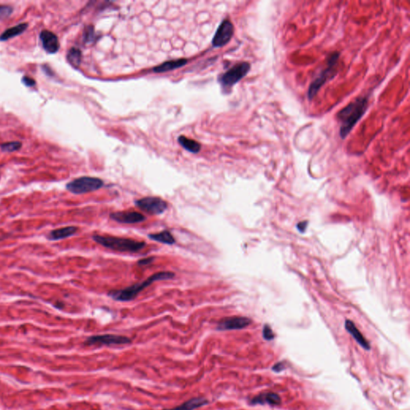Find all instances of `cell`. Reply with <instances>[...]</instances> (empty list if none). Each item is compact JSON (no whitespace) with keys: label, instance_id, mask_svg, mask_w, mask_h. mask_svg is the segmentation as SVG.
I'll list each match as a JSON object with an SVG mask.
<instances>
[{"label":"cell","instance_id":"cell-1","mask_svg":"<svg viewBox=\"0 0 410 410\" xmlns=\"http://www.w3.org/2000/svg\"><path fill=\"white\" fill-rule=\"evenodd\" d=\"M368 107V98L361 96L355 99L337 114L340 124V136L346 139L355 125L362 118Z\"/></svg>","mask_w":410,"mask_h":410},{"label":"cell","instance_id":"cell-2","mask_svg":"<svg viewBox=\"0 0 410 410\" xmlns=\"http://www.w3.org/2000/svg\"><path fill=\"white\" fill-rule=\"evenodd\" d=\"M175 274L172 272H160L155 273L147 280L141 283L133 284L132 286L123 289L113 290L108 292V295L111 299L117 302H131L137 296L139 292H142L144 288L151 285L153 283L159 281H167L174 278Z\"/></svg>","mask_w":410,"mask_h":410},{"label":"cell","instance_id":"cell-3","mask_svg":"<svg viewBox=\"0 0 410 410\" xmlns=\"http://www.w3.org/2000/svg\"><path fill=\"white\" fill-rule=\"evenodd\" d=\"M94 241L105 248L121 252H136L143 249L146 243L137 241L132 239L121 238L111 236L95 235L92 237Z\"/></svg>","mask_w":410,"mask_h":410},{"label":"cell","instance_id":"cell-4","mask_svg":"<svg viewBox=\"0 0 410 410\" xmlns=\"http://www.w3.org/2000/svg\"><path fill=\"white\" fill-rule=\"evenodd\" d=\"M340 53L338 52L330 54L327 59V66L321 70V72L313 79L308 89L307 97L312 100L317 96L319 91L331 79L334 78L337 74V66L339 60Z\"/></svg>","mask_w":410,"mask_h":410},{"label":"cell","instance_id":"cell-5","mask_svg":"<svg viewBox=\"0 0 410 410\" xmlns=\"http://www.w3.org/2000/svg\"><path fill=\"white\" fill-rule=\"evenodd\" d=\"M103 186V181L101 179L90 176H83L77 178L72 181L67 183V188L70 193L76 195L85 194L97 191Z\"/></svg>","mask_w":410,"mask_h":410},{"label":"cell","instance_id":"cell-6","mask_svg":"<svg viewBox=\"0 0 410 410\" xmlns=\"http://www.w3.org/2000/svg\"><path fill=\"white\" fill-rule=\"evenodd\" d=\"M251 64L248 62H241L234 65L219 78V82L223 89H230L239 81H241L249 72Z\"/></svg>","mask_w":410,"mask_h":410},{"label":"cell","instance_id":"cell-7","mask_svg":"<svg viewBox=\"0 0 410 410\" xmlns=\"http://www.w3.org/2000/svg\"><path fill=\"white\" fill-rule=\"evenodd\" d=\"M132 343V339L125 336H120L115 334H103L91 336L86 340L85 345L92 346H119L128 345Z\"/></svg>","mask_w":410,"mask_h":410},{"label":"cell","instance_id":"cell-8","mask_svg":"<svg viewBox=\"0 0 410 410\" xmlns=\"http://www.w3.org/2000/svg\"><path fill=\"white\" fill-rule=\"evenodd\" d=\"M136 206L150 215H160L166 211L168 204L159 197H148L136 201Z\"/></svg>","mask_w":410,"mask_h":410},{"label":"cell","instance_id":"cell-9","mask_svg":"<svg viewBox=\"0 0 410 410\" xmlns=\"http://www.w3.org/2000/svg\"><path fill=\"white\" fill-rule=\"evenodd\" d=\"M233 34H234V27L233 23L229 19H225L219 25L216 34L212 39V45L215 48H221L225 46L231 41Z\"/></svg>","mask_w":410,"mask_h":410},{"label":"cell","instance_id":"cell-10","mask_svg":"<svg viewBox=\"0 0 410 410\" xmlns=\"http://www.w3.org/2000/svg\"><path fill=\"white\" fill-rule=\"evenodd\" d=\"M252 323V320L245 317H232L222 319L217 323L216 330L218 331H229V330H240L246 328Z\"/></svg>","mask_w":410,"mask_h":410},{"label":"cell","instance_id":"cell-11","mask_svg":"<svg viewBox=\"0 0 410 410\" xmlns=\"http://www.w3.org/2000/svg\"><path fill=\"white\" fill-rule=\"evenodd\" d=\"M110 217L115 221L121 223H140L146 219L143 215L139 212L134 211H123V212H116L111 213Z\"/></svg>","mask_w":410,"mask_h":410},{"label":"cell","instance_id":"cell-12","mask_svg":"<svg viewBox=\"0 0 410 410\" xmlns=\"http://www.w3.org/2000/svg\"><path fill=\"white\" fill-rule=\"evenodd\" d=\"M281 398L277 393L273 392H265V393H259L255 397H252L249 401V404L251 405H270V406H276L281 404Z\"/></svg>","mask_w":410,"mask_h":410},{"label":"cell","instance_id":"cell-13","mask_svg":"<svg viewBox=\"0 0 410 410\" xmlns=\"http://www.w3.org/2000/svg\"><path fill=\"white\" fill-rule=\"evenodd\" d=\"M40 38L42 42L43 48L48 53L55 54L59 51V39L52 31L44 30L41 32Z\"/></svg>","mask_w":410,"mask_h":410},{"label":"cell","instance_id":"cell-14","mask_svg":"<svg viewBox=\"0 0 410 410\" xmlns=\"http://www.w3.org/2000/svg\"><path fill=\"white\" fill-rule=\"evenodd\" d=\"M345 328H346V329L347 330L349 333L351 334V336L354 338L355 341H356L363 349H365V350H368V351L371 349L370 344L368 343V341L364 338V336H363L361 332L359 331L358 328L356 327V325H355L353 321H350V320H346V322H345Z\"/></svg>","mask_w":410,"mask_h":410},{"label":"cell","instance_id":"cell-15","mask_svg":"<svg viewBox=\"0 0 410 410\" xmlns=\"http://www.w3.org/2000/svg\"><path fill=\"white\" fill-rule=\"evenodd\" d=\"M209 403L208 399L204 397H194L189 401H185L178 406L172 408H164L162 410H195L201 407L205 406Z\"/></svg>","mask_w":410,"mask_h":410},{"label":"cell","instance_id":"cell-16","mask_svg":"<svg viewBox=\"0 0 410 410\" xmlns=\"http://www.w3.org/2000/svg\"><path fill=\"white\" fill-rule=\"evenodd\" d=\"M77 231H78V228L74 227V226H67V227L61 228V229H55L53 231L50 232L48 239L49 241H60L63 239L72 237Z\"/></svg>","mask_w":410,"mask_h":410},{"label":"cell","instance_id":"cell-17","mask_svg":"<svg viewBox=\"0 0 410 410\" xmlns=\"http://www.w3.org/2000/svg\"><path fill=\"white\" fill-rule=\"evenodd\" d=\"M187 59H185L171 60V61L165 62V63L154 67L153 71H154V72L157 73L167 72V71H172V70H175V69L183 67V66H184V65L187 63Z\"/></svg>","mask_w":410,"mask_h":410},{"label":"cell","instance_id":"cell-18","mask_svg":"<svg viewBox=\"0 0 410 410\" xmlns=\"http://www.w3.org/2000/svg\"><path fill=\"white\" fill-rule=\"evenodd\" d=\"M27 27H28V23H23L8 29L0 35V41H7L10 39L21 34L27 28Z\"/></svg>","mask_w":410,"mask_h":410},{"label":"cell","instance_id":"cell-19","mask_svg":"<svg viewBox=\"0 0 410 410\" xmlns=\"http://www.w3.org/2000/svg\"><path fill=\"white\" fill-rule=\"evenodd\" d=\"M148 237L152 239L153 241L162 243V244H168V245L176 244V240L174 238L173 236L171 234L170 232L167 231V230H164V231L161 232V233L148 235Z\"/></svg>","mask_w":410,"mask_h":410},{"label":"cell","instance_id":"cell-20","mask_svg":"<svg viewBox=\"0 0 410 410\" xmlns=\"http://www.w3.org/2000/svg\"><path fill=\"white\" fill-rule=\"evenodd\" d=\"M178 142L181 145L183 148L193 153H198L201 151V146L198 142L195 141L193 139H189L185 136H181L178 138Z\"/></svg>","mask_w":410,"mask_h":410},{"label":"cell","instance_id":"cell-21","mask_svg":"<svg viewBox=\"0 0 410 410\" xmlns=\"http://www.w3.org/2000/svg\"><path fill=\"white\" fill-rule=\"evenodd\" d=\"M67 60L74 67H78L81 63L82 53L81 50L77 48H71L67 53Z\"/></svg>","mask_w":410,"mask_h":410},{"label":"cell","instance_id":"cell-22","mask_svg":"<svg viewBox=\"0 0 410 410\" xmlns=\"http://www.w3.org/2000/svg\"><path fill=\"white\" fill-rule=\"evenodd\" d=\"M22 143L19 141L9 142V143H3L0 145V148L7 153H14L21 148Z\"/></svg>","mask_w":410,"mask_h":410},{"label":"cell","instance_id":"cell-23","mask_svg":"<svg viewBox=\"0 0 410 410\" xmlns=\"http://www.w3.org/2000/svg\"><path fill=\"white\" fill-rule=\"evenodd\" d=\"M95 40V30L92 26H88L84 33V41L86 44L92 43Z\"/></svg>","mask_w":410,"mask_h":410},{"label":"cell","instance_id":"cell-24","mask_svg":"<svg viewBox=\"0 0 410 410\" xmlns=\"http://www.w3.org/2000/svg\"><path fill=\"white\" fill-rule=\"evenodd\" d=\"M13 8L7 5H0V19H8L12 16Z\"/></svg>","mask_w":410,"mask_h":410},{"label":"cell","instance_id":"cell-25","mask_svg":"<svg viewBox=\"0 0 410 410\" xmlns=\"http://www.w3.org/2000/svg\"><path fill=\"white\" fill-rule=\"evenodd\" d=\"M263 338L266 341H272L274 339L275 334L273 332V329L271 327L269 326V324H265L263 328Z\"/></svg>","mask_w":410,"mask_h":410},{"label":"cell","instance_id":"cell-26","mask_svg":"<svg viewBox=\"0 0 410 410\" xmlns=\"http://www.w3.org/2000/svg\"><path fill=\"white\" fill-rule=\"evenodd\" d=\"M155 259L156 258L154 256H152V257H147V258H143V259H139V262H137L138 265L139 266H147V265H150V264L153 263L154 262Z\"/></svg>","mask_w":410,"mask_h":410},{"label":"cell","instance_id":"cell-27","mask_svg":"<svg viewBox=\"0 0 410 410\" xmlns=\"http://www.w3.org/2000/svg\"><path fill=\"white\" fill-rule=\"evenodd\" d=\"M22 82L27 87H33L35 85V81H34V79L29 77H23Z\"/></svg>","mask_w":410,"mask_h":410},{"label":"cell","instance_id":"cell-28","mask_svg":"<svg viewBox=\"0 0 410 410\" xmlns=\"http://www.w3.org/2000/svg\"><path fill=\"white\" fill-rule=\"evenodd\" d=\"M308 225H309V222H308L307 220L300 222V223H297V226H296V229H298V231H299L300 233H304L306 231Z\"/></svg>","mask_w":410,"mask_h":410},{"label":"cell","instance_id":"cell-29","mask_svg":"<svg viewBox=\"0 0 410 410\" xmlns=\"http://www.w3.org/2000/svg\"><path fill=\"white\" fill-rule=\"evenodd\" d=\"M272 369H273L274 372H280L283 371V370L285 369V365H284V362H278L273 365Z\"/></svg>","mask_w":410,"mask_h":410}]
</instances>
